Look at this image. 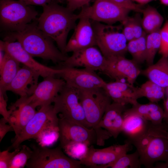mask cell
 Listing matches in <instances>:
<instances>
[{
  "mask_svg": "<svg viewBox=\"0 0 168 168\" xmlns=\"http://www.w3.org/2000/svg\"><path fill=\"white\" fill-rule=\"evenodd\" d=\"M4 40L16 41L33 57L51 60L55 64H58L68 57L55 46L52 39L39 29L36 19L21 30L8 32Z\"/></svg>",
  "mask_w": 168,
  "mask_h": 168,
  "instance_id": "cell-1",
  "label": "cell"
},
{
  "mask_svg": "<svg viewBox=\"0 0 168 168\" xmlns=\"http://www.w3.org/2000/svg\"><path fill=\"white\" fill-rule=\"evenodd\" d=\"M43 11L37 20L39 29L55 41L63 54L70 31L74 29L78 19L77 14L58 2L53 1L43 6Z\"/></svg>",
  "mask_w": 168,
  "mask_h": 168,
  "instance_id": "cell-2",
  "label": "cell"
},
{
  "mask_svg": "<svg viewBox=\"0 0 168 168\" xmlns=\"http://www.w3.org/2000/svg\"><path fill=\"white\" fill-rule=\"evenodd\" d=\"M138 152L141 163L146 168H153L158 161L168 162V132L162 125L151 122L141 136L130 142Z\"/></svg>",
  "mask_w": 168,
  "mask_h": 168,
  "instance_id": "cell-3",
  "label": "cell"
},
{
  "mask_svg": "<svg viewBox=\"0 0 168 168\" xmlns=\"http://www.w3.org/2000/svg\"><path fill=\"white\" fill-rule=\"evenodd\" d=\"M78 94L87 125L96 132V144L103 146L105 141L112 136L105 130L100 128L99 125L112 100L103 88L78 90Z\"/></svg>",
  "mask_w": 168,
  "mask_h": 168,
  "instance_id": "cell-4",
  "label": "cell"
},
{
  "mask_svg": "<svg viewBox=\"0 0 168 168\" xmlns=\"http://www.w3.org/2000/svg\"><path fill=\"white\" fill-rule=\"evenodd\" d=\"M91 21L96 45L105 58L124 56L128 51L127 41L122 32V25L114 26Z\"/></svg>",
  "mask_w": 168,
  "mask_h": 168,
  "instance_id": "cell-5",
  "label": "cell"
},
{
  "mask_svg": "<svg viewBox=\"0 0 168 168\" xmlns=\"http://www.w3.org/2000/svg\"><path fill=\"white\" fill-rule=\"evenodd\" d=\"M38 13L30 5L18 0H0V24L8 32L17 31L36 19Z\"/></svg>",
  "mask_w": 168,
  "mask_h": 168,
  "instance_id": "cell-6",
  "label": "cell"
},
{
  "mask_svg": "<svg viewBox=\"0 0 168 168\" xmlns=\"http://www.w3.org/2000/svg\"><path fill=\"white\" fill-rule=\"evenodd\" d=\"M33 153L26 165L28 168H79V160L67 156L61 147L49 148L33 145Z\"/></svg>",
  "mask_w": 168,
  "mask_h": 168,
  "instance_id": "cell-7",
  "label": "cell"
},
{
  "mask_svg": "<svg viewBox=\"0 0 168 168\" xmlns=\"http://www.w3.org/2000/svg\"><path fill=\"white\" fill-rule=\"evenodd\" d=\"M53 102L54 110L59 114V117L89 128L79 100L78 89L66 83Z\"/></svg>",
  "mask_w": 168,
  "mask_h": 168,
  "instance_id": "cell-8",
  "label": "cell"
},
{
  "mask_svg": "<svg viewBox=\"0 0 168 168\" xmlns=\"http://www.w3.org/2000/svg\"><path fill=\"white\" fill-rule=\"evenodd\" d=\"M130 11L110 0H96L92 6L82 7L77 16L78 19L86 18L112 25L117 22H121L128 16Z\"/></svg>",
  "mask_w": 168,
  "mask_h": 168,
  "instance_id": "cell-9",
  "label": "cell"
},
{
  "mask_svg": "<svg viewBox=\"0 0 168 168\" xmlns=\"http://www.w3.org/2000/svg\"><path fill=\"white\" fill-rule=\"evenodd\" d=\"M58 119L53 106L50 105L41 106L20 134L14 138L12 147L15 149L20 147V144L26 140L36 139L45 128L58 126Z\"/></svg>",
  "mask_w": 168,
  "mask_h": 168,
  "instance_id": "cell-10",
  "label": "cell"
},
{
  "mask_svg": "<svg viewBox=\"0 0 168 168\" xmlns=\"http://www.w3.org/2000/svg\"><path fill=\"white\" fill-rule=\"evenodd\" d=\"M66 84L62 78L49 76L38 84L30 96L21 97L12 106L15 107L21 104H30L35 107L50 105Z\"/></svg>",
  "mask_w": 168,
  "mask_h": 168,
  "instance_id": "cell-11",
  "label": "cell"
},
{
  "mask_svg": "<svg viewBox=\"0 0 168 168\" xmlns=\"http://www.w3.org/2000/svg\"><path fill=\"white\" fill-rule=\"evenodd\" d=\"M128 141L123 144H115L101 149L90 146L84 156L79 160L82 165L91 168L103 167L132 150Z\"/></svg>",
  "mask_w": 168,
  "mask_h": 168,
  "instance_id": "cell-12",
  "label": "cell"
},
{
  "mask_svg": "<svg viewBox=\"0 0 168 168\" xmlns=\"http://www.w3.org/2000/svg\"><path fill=\"white\" fill-rule=\"evenodd\" d=\"M60 69H62L61 72L56 76L63 79L67 85L78 90L103 88L106 83L95 71L91 70L76 68Z\"/></svg>",
  "mask_w": 168,
  "mask_h": 168,
  "instance_id": "cell-13",
  "label": "cell"
},
{
  "mask_svg": "<svg viewBox=\"0 0 168 168\" xmlns=\"http://www.w3.org/2000/svg\"><path fill=\"white\" fill-rule=\"evenodd\" d=\"M106 62V59L100 51L93 46L72 52L71 56L58 64L57 68L82 67L102 72Z\"/></svg>",
  "mask_w": 168,
  "mask_h": 168,
  "instance_id": "cell-14",
  "label": "cell"
},
{
  "mask_svg": "<svg viewBox=\"0 0 168 168\" xmlns=\"http://www.w3.org/2000/svg\"><path fill=\"white\" fill-rule=\"evenodd\" d=\"M58 126L61 147L71 142H82L89 146L96 144V134L92 128L70 122L60 117L58 119Z\"/></svg>",
  "mask_w": 168,
  "mask_h": 168,
  "instance_id": "cell-15",
  "label": "cell"
},
{
  "mask_svg": "<svg viewBox=\"0 0 168 168\" xmlns=\"http://www.w3.org/2000/svg\"><path fill=\"white\" fill-rule=\"evenodd\" d=\"M0 49L3 50L22 63L45 78L55 76L62 69L49 67L39 63L26 52L18 41H0Z\"/></svg>",
  "mask_w": 168,
  "mask_h": 168,
  "instance_id": "cell-16",
  "label": "cell"
},
{
  "mask_svg": "<svg viewBox=\"0 0 168 168\" xmlns=\"http://www.w3.org/2000/svg\"><path fill=\"white\" fill-rule=\"evenodd\" d=\"M106 59V64L102 72L116 81H121L125 78L128 83L133 85L141 72L138 64L124 56L113 57Z\"/></svg>",
  "mask_w": 168,
  "mask_h": 168,
  "instance_id": "cell-17",
  "label": "cell"
},
{
  "mask_svg": "<svg viewBox=\"0 0 168 168\" xmlns=\"http://www.w3.org/2000/svg\"><path fill=\"white\" fill-rule=\"evenodd\" d=\"M74 29V31L67 43L66 54L96 45L94 31L91 20L82 18Z\"/></svg>",
  "mask_w": 168,
  "mask_h": 168,
  "instance_id": "cell-18",
  "label": "cell"
},
{
  "mask_svg": "<svg viewBox=\"0 0 168 168\" xmlns=\"http://www.w3.org/2000/svg\"><path fill=\"white\" fill-rule=\"evenodd\" d=\"M40 76L37 72L24 65L20 68L6 91H10L21 97L31 96L38 85Z\"/></svg>",
  "mask_w": 168,
  "mask_h": 168,
  "instance_id": "cell-19",
  "label": "cell"
},
{
  "mask_svg": "<svg viewBox=\"0 0 168 168\" xmlns=\"http://www.w3.org/2000/svg\"><path fill=\"white\" fill-rule=\"evenodd\" d=\"M125 105L113 101L110 103L99 123V128L107 131L114 138H117L122 132Z\"/></svg>",
  "mask_w": 168,
  "mask_h": 168,
  "instance_id": "cell-20",
  "label": "cell"
},
{
  "mask_svg": "<svg viewBox=\"0 0 168 168\" xmlns=\"http://www.w3.org/2000/svg\"><path fill=\"white\" fill-rule=\"evenodd\" d=\"M124 114L138 115L155 125H162L164 119V110L156 103L151 102L144 104L138 102L126 109Z\"/></svg>",
  "mask_w": 168,
  "mask_h": 168,
  "instance_id": "cell-21",
  "label": "cell"
},
{
  "mask_svg": "<svg viewBox=\"0 0 168 168\" xmlns=\"http://www.w3.org/2000/svg\"><path fill=\"white\" fill-rule=\"evenodd\" d=\"M35 107L30 104H21L16 106L12 112L9 124L12 127L17 137L34 116L36 112Z\"/></svg>",
  "mask_w": 168,
  "mask_h": 168,
  "instance_id": "cell-22",
  "label": "cell"
},
{
  "mask_svg": "<svg viewBox=\"0 0 168 168\" xmlns=\"http://www.w3.org/2000/svg\"><path fill=\"white\" fill-rule=\"evenodd\" d=\"M122 131L131 142L143 134L147 129L150 122L135 114H124Z\"/></svg>",
  "mask_w": 168,
  "mask_h": 168,
  "instance_id": "cell-23",
  "label": "cell"
},
{
  "mask_svg": "<svg viewBox=\"0 0 168 168\" xmlns=\"http://www.w3.org/2000/svg\"><path fill=\"white\" fill-rule=\"evenodd\" d=\"M142 72L150 80L162 87L168 86V57L162 56Z\"/></svg>",
  "mask_w": 168,
  "mask_h": 168,
  "instance_id": "cell-24",
  "label": "cell"
},
{
  "mask_svg": "<svg viewBox=\"0 0 168 168\" xmlns=\"http://www.w3.org/2000/svg\"><path fill=\"white\" fill-rule=\"evenodd\" d=\"M20 63L8 53L5 52L2 62L0 65V90L4 94L20 68Z\"/></svg>",
  "mask_w": 168,
  "mask_h": 168,
  "instance_id": "cell-25",
  "label": "cell"
},
{
  "mask_svg": "<svg viewBox=\"0 0 168 168\" xmlns=\"http://www.w3.org/2000/svg\"><path fill=\"white\" fill-rule=\"evenodd\" d=\"M165 88L149 80L142 84L140 87L136 88L134 96L137 100L144 97L151 102L156 103L164 99Z\"/></svg>",
  "mask_w": 168,
  "mask_h": 168,
  "instance_id": "cell-26",
  "label": "cell"
},
{
  "mask_svg": "<svg viewBox=\"0 0 168 168\" xmlns=\"http://www.w3.org/2000/svg\"><path fill=\"white\" fill-rule=\"evenodd\" d=\"M142 13L143 28L147 34L161 29L164 18L156 8L148 6L143 9Z\"/></svg>",
  "mask_w": 168,
  "mask_h": 168,
  "instance_id": "cell-27",
  "label": "cell"
},
{
  "mask_svg": "<svg viewBox=\"0 0 168 168\" xmlns=\"http://www.w3.org/2000/svg\"><path fill=\"white\" fill-rule=\"evenodd\" d=\"M147 35L144 32L141 36L128 41L127 44V51L131 55L132 60L138 64L142 63L146 61Z\"/></svg>",
  "mask_w": 168,
  "mask_h": 168,
  "instance_id": "cell-28",
  "label": "cell"
},
{
  "mask_svg": "<svg viewBox=\"0 0 168 168\" xmlns=\"http://www.w3.org/2000/svg\"><path fill=\"white\" fill-rule=\"evenodd\" d=\"M142 164L139 155L136 150L131 154H125L103 168H139Z\"/></svg>",
  "mask_w": 168,
  "mask_h": 168,
  "instance_id": "cell-29",
  "label": "cell"
},
{
  "mask_svg": "<svg viewBox=\"0 0 168 168\" xmlns=\"http://www.w3.org/2000/svg\"><path fill=\"white\" fill-rule=\"evenodd\" d=\"M160 29L147 35L146 39L147 54L146 61L148 66L153 64L155 55L160 47Z\"/></svg>",
  "mask_w": 168,
  "mask_h": 168,
  "instance_id": "cell-30",
  "label": "cell"
},
{
  "mask_svg": "<svg viewBox=\"0 0 168 168\" xmlns=\"http://www.w3.org/2000/svg\"><path fill=\"white\" fill-rule=\"evenodd\" d=\"M59 136L58 126H54L44 129L36 139L40 146L46 147L53 144L59 138Z\"/></svg>",
  "mask_w": 168,
  "mask_h": 168,
  "instance_id": "cell-31",
  "label": "cell"
},
{
  "mask_svg": "<svg viewBox=\"0 0 168 168\" xmlns=\"http://www.w3.org/2000/svg\"><path fill=\"white\" fill-rule=\"evenodd\" d=\"M89 146L81 142H70L61 148L72 158L80 160L85 156Z\"/></svg>",
  "mask_w": 168,
  "mask_h": 168,
  "instance_id": "cell-32",
  "label": "cell"
},
{
  "mask_svg": "<svg viewBox=\"0 0 168 168\" xmlns=\"http://www.w3.org/2000/svg\"><path fill=\"white\" fill-rule=\"evenodd\" d=\"M113 102L126 105H133L138 102L134 95L125 91L115 89L105 90Z\"/></svg>",
  "mask_w": 168,
  "mask_h": 168,
  "instance_id": "cell-33",
  "label": "cell"
},
{
  "mask_svg": "<svg viewBox=\"0 0 168 168\" xmlns=\"http://www.w3.org/2000/svg\"><path fill=\"white\" fill-rule=\"evenodd\" d=\"M33 152L32 149L26 145H22L20 147V150L12 159L9 168H24L31 157Z\"/></svg>",
  "mask_w": 168,
  "mask_h": 168,
  "instance_id": "cell-34",
  "label": "cell"
},
{
  "mask_svg": "<svg viewBox=\"0 0 168 168\" xmlns=\"http://www.w3.org/2000/svg\"><path fill=\"white\" fill-rule=\"evenodd\" d=\"M160 34L161 44L159 53L162 56L168 57V20H166L161 29Z\"/></svg>",
  "mask_w": 168,
  "mask_h": 168,
  "instance_id": "cell-35",
  "label": "cell"
},
{
  "mask_svg": "<svg viewBox=\"0 0 168 168\" xmlns=\"http://www.w3.org/2000/svg\"><path fill=\"white\" fill-rule=\"evenodd\" d=\"M20 147L16 148L12 152H9V149L0 152V168H9L11 161L15 156L19 152Z\"/></svg>",
  "mask_w": 168,
  "mask_h": 168,
  "instance_id": "cell-36",
  "label": "cell"
},
{
  "mask_svg": "<svg viewBox=\"0 0 168 168\" xmlns=\"http://www.w3.org/2000/svg\"><path fill=\"white\" fill-rule=\"evenodd\" d=\"M140 13L137 12L133 16H132L135 39L138 38L141 36L145 32L142 26V17Z\"/></svg>",
  "mask_w": 168,
  "mask_h": 168,
  "instance_id": "cell-37",
  "label": "cell"
},
{
  "mask_svg": "<svg viewBox=\"0 0 168 168\" xmlns=\"http://www.w3.org/2000/svg\"><path fill=\"white\" fill-rule=\"evenodd\" d=\"M117 5L126 9L142 13L144 9L141 4L134 3L132 0H110Z\"/></svg>",
  "mask_w": 168,
  "mask_h": 168,
  "instance_id": "cell-38",
  "label": "cell"
},
{
  "mask_svg": "<svg viewBox=\"0 0 168 168\" xmlns=\"http://www.w3.org/2000/svg\"><path fill=\"white\" fill-rule=\"evenodd\" d=\"M121 23L123 26L122 32L127 41L128 42L135 39L132 17L128 16Z\"/></svg>",
  "mask_w": 168,
  "mask_h": 168,
  "instance_id": "cell-39",
  "label": "cell"
},
{
  "mask_svg": "<svg viewBox=\"0 0 168 168\" xmlns=\"http://www.w3.org/2000/svg\"><path fill=\"white\" fill-rule=\"evenodd\" d=\"M4 95L0 90V114L9 123V118L12 111L10 110H7V100Z\"/></svg>",
  "mask_w": 168,
  "mask_h": 168,
  "instance_id": "cell-40",
  "label": "cell"
},
{
  "mask_svg": "<svg viewBox=\"0 0 168 168\" xmlns=\"http://www.w3.org/2000/svg\"><path fill=\"white\" fill-rule=\"evenodd\" d=\"M92 0H65L67 5L66 7L73 12L75 10L88 5Z\"/></svg>",
  "mask_w": 168,
  "mask_h": 168,
  "instance_id": "cell-41",
  "label": "cell"
},
{
  "mask_svg": "<svg viewBox=\"0 0 168 168\" xmlns=\"http://www.w3.org/2000/svg\"><path fill=\"white\" fill-rule=\"evenodd\" d=\"M8 121L3 117L0 120V142H1L6 134L11 131H14L13 128L10 124H7Z\"/></svg>",
  "mask_w": 168,
  "mask_h": 168,
  "instance_id": "cell-42",
  "label": "cell"
},
{
  "mask_svg": "<svg viewBox=\"0 0 168 168\" xmlns=\"http://www.w3.org/2000/svg\"><path fill=\"white\" fill-rule=\"evenodd\" d=\"M28 5H38L42 7L57 0H19Z\"/></svg>",
  "mask_w": 168,
  "mask_h": 168,
  "instance_id": "cell-43",
  "label": "cell"
},
{
  "mask_svg": "<svg viewBox=\"0 0 168 168\" xmlns=\"http://www.w3.org/2000/svg\"><path fill=\"white\" fill-rule=\"evenodd\" d=\"M164 119H168V97L164 103Z\"/></svg>",
  "mask_w": 168,
  "mask_h": 168,
  "instance_id": "cell-44",
  "label": "cell"
},
{
  "mask_svg": "<svg viewBox=\"0 0 168 168\" xmlns=\"http://www.w3.org/2000/svg\"><path fill=\"white\" fill-rule=\"evenodd\" d=\"M153 168H168V162H164L155 163Z\"/></svg>",
  "mask_w": 168,
  "mask_h": 168,
  "instance_id": "cell-45",
  "label": "cell"
},
{
  "mask_svg": "<svg viewBox=\"0 0 168 168\" xmlns=\"http://www.w3.org/2000/svg\"><path fill=\"white\" fill-rule=\"evenodd\" d=\"M142 5L147 3L152 0H133Z\"/></svg>",
  "mask_w": 168,
  "mask_h": 168,
  "instance_id": "cell-46",
  "label": "cell"
},
{
  "mask_svg": "<svg viewBox=\"0 0 168 168\" xmlns=\"http://www.w3.org/2000/svg\"><path fill=\"white\" fill-rule=\"evenodd\" d=\"M161 3L165 5L168 6V0H159Z\"/></svg>",
  "mask_w": 168,
  "mask_h": 168,
  "instance_id": "cell-47",
  "label": "cell"
},
{
  "mask_svg": "<svg viewBox=\"0 0 168 168\" xmlns=\"http://www.w3.org/2000/svg\"><path fill=\"white\" fill-rule=\"evenodd\" d=\"M58 2H62L63 1H65V0H57Z\"/></svg>",
  "mask_w": 168,
  "mask_h": 168,
  "instance_id": "cell-48",
  "label": "cell"
},
{
  "mask_svg": "<svg viewBox=\"0 0 168 168\" xmlns=\"http://www.w3.org/2000/svg\"><path fill=\"white\" fill-rule=\"evenodd\" d=\"M167 87V91H168V86Z\"/></svg>",
  "mask_w": 168,
  "mask_h": 168,
  "instance_id": "cell-49",
  "label": "cell"
},
{
  "mask_svg": "<svg viewBox=\"0 0 168 168\" xmlns=\"http://www.w3.org/2000/svg\"></svg>",
  "mask_w": 168,
  "mask_h": 168,
  "instance_id": "cell-50",
  "label": "cell"
}]
</instances>
